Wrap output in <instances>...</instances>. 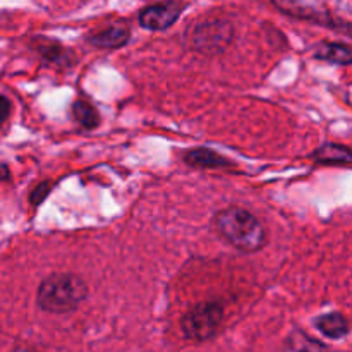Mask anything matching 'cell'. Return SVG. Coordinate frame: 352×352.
<instances>
[{"label":"cell","instance_id":"obj_1","mask_svg":"<svg viewBox=\"0 0 352 352\" xmlns=\"http://www.w3.org/2000/svg\"><path fill=\"white\" fill-rule=\"evenodd\" d=\"M215 232L243 253H256L268 244V234L263 223L246 208L227 206L213 217Z\"/></svg>","mask_w":352,"mask_h":352},{"label":"cell","instance_id":"obj_2","mask_svg":"<svg viewBox=\"0 0 352 352\" xmlns=\"http://www.w3.org/2000/svg\"><path fill=\"white\" fill-rule=\"evenodd\" d=\"M88 294V284L78 275L52 274L38 285L36 305L50 315H69L86 301Z\"/></svg>","mask_w":352,"mask_h":352},{"label":"cell","instance_id":"obj_3","mask_svg":"<svg viewBox=\"0 0 352 352\" xmlns=\"http://www.w3.org/2000/svg\"><path fill=\"white\" fill-rule=\"evenodd\" d=\"M236 38V28L223 17H208L192 23L184 31V47L196 54L220 55L227 52Z\"/></svg>","mask_w":352,"mask_h":352},{"label":"cell","instance_id":"obj_4","mask_svg":"<svg viewBox=\"0 0 352 352\" xmlns=\"http://www.w3.org/2000/svg\"><path fill=\"white\" fill-rule=\"evenodd\" d=\"M226 318V309L219 301L198 302L181 318L182 336L192 342H206L217 336Z\"/></svg>","mask_w":352,"mask_h":352},{"label":"cell","instance_id":"obj_5","mask_svg":"<svg viewBox=\"0 0 352 352\" xmlns=\"http://www.w3.org/2000/svg\"><path fill=\"white\" fill-rule=\"evenodd\" d=\"M272 2L280 12L287 14V16L309 21V23L320 24V26L330 28V30L342 31L352 36L351 24L336 19L322 0H272Z\"/></svg>","mask_w":352,"mask_h":352},{"label":"cell","instance_id":"obj_6","mask_svg":"<svg viewBox=\"0 0 352 352\" xmlns=\"http://www.w3.org/2000/svg\"><path fill=\"white\" fill-rule=\"evenodd\" d=\"M184 9L186 3L177 2V0H167V2L144 7L140 16H138V21H140V26L144 28V30L165 31L177 23Z\"/></svg>","mask_w":352,"mask_h":352},{"label":"cell","instance_id":"obj_7","mask_svg":"<svg viewBox=\"0 0 352 352\" xmlns=\"http://www.w3.org/2000/svg\"><path fill=\"white\" fill-rule=\"evenodd\" d=\"M131 40V28L126 23H113L105 28L93 31L86 36V41L95 48L102 50H116L122 48Z\"/></svg>","mask_w":352,"mask_h":352},{"label":"cell","instance_id":"obj_8","mask_svg":"<svg viewBox=\"0 0 352 352\" xmlns=\"http://www.w3.org/2000/svg\"><path fill=\"white\" fill-rule=\"evenodd\" d=\"M313 325L315 329L322 333L323 337L332 340H340L346 336H349V322H347L346 316L340 311H332L325 313V315H320L313 320Z\"/></svg>","mask_w":352,"mask_h":352},{"label":"cell","instance_id":"obj_9","mask_svg":"<svg viewBox=\"0 0 352 352\" xmlns=\"http://www.w3.org/2000/svg\"><path fill=\"white\" fill-rule=\"evenodd\" d=\"M313 57L337 65H352V47L340 41H320L313 48Z\"/></svg>","mask_w":352,"mask_h":352},{"label":"cell","instance_id":"obj_10","mask_svg":"<svg viewBox=\"0 0 352 352\" xmlns=\"http://www.w3.org/2000/svg\"><path fill=\"white\" fill-rule=\"evenodd\" d=\"M315 164L320 165H351L352 164V150L346 144L339 143H325L316 148L311 153Z\"/></svg>","mask_w":352,"mask_h":352},{"label":"cell","instance_id":"obj_11","mask_svg":"<svg viewBox=\"0 0 352 352\" xmlns=\"http://www.w3.org/2000/svg\"><path fill=\"white\" fill-rule=\"evenodd\" d=\"M184 162L196 168H229L234 165L232 160L210 150V148H195V150L188 151Z\"/></svg>","mask_w":352,"mask_h":352},{"label":"cell","instance_id":"obj_12","mask_svg":"<svg viewBox=\"0 0 352 352\" xmlns=\"http://www.w3.org/2000/svg\"><path fill=\"white\" fill-rule=\"evenodd\" d=\"M71 112L76 122H78L85 131L96 129V127L100 126V122H102V117H100L98 109L82 98L74 100V102H72Z\"/></svg>","mask_w":352,"mask_h":352},{"label":"cell","instance_id":"obj_13","mask_svg":"<svg viewBox=\"0 0 352 352\" xmlns=\"http://www.w3.org/2000/svg\"><path fill=\"white\" fill-rule=\"evenodd\" d=\"M38 50H40L41 57L45 58V62H50L52 65H72L74 62V55L69 48H64L62 45H58L57 41H47L45 40L43 45H38Z\"/></svg>","mask_w":352,"mask_h":352},{"label":"cell","instance_id":"obj_14","mask_svg":"<svg viewBox=\"0 0 352 352\" xmlns=\"http://www.w3.org/2000/svg\"><path fill=\"white\" fill-rule=\"evenodd\" d=\"M287 349H292V351H315V349H329V346L323 342H320V340H315L311 339L309 336H306L305 332H296L294 336L289 337L287 340Z\"/></svg>","mask_w":352,"mask_h":352},{"label":"cell","instance_id":"obj_15","mask_svg":"<svg viewBox=\"0 0 352 352\" xmlns=\"http://www.w3.org/2000/svg\"><path fill=\"white\" fill-rule=\"evenodd\" d=\"M52 191V184L48 181H43L40 182V184L36 186V188L33 189V192L30 195V201L31 205L36 206V205H41V203L45 201V198H47L48 195H50Z\"/></svg>","mask_w":352,"mask_h":352},{"label":"cell","instance_id":"obj_16","mask_svg":"<svg viewBox=\"0 0 352 352\" xmlns=\"http://www.w3.org/2000/svg\"><path fill=\"white\" fill-rule=\"evenodd\" d=\"M9 113H10V103L6 96L0 95V129L3 127V124L7 122L9 119Z\"/></svg>","mask_w":352,"mask_h":352},{"label":"cell","instance_id":"obj_17","mask_svg":"<svg viewBox=\"0 0 352 352\" xmlns=\"http://www.w3.org/2000/svg\"><path fill=\"white\" fill-rule=\"evenodd\" d=\"M9 177H10L9 167H7L6 164H2V162H0V181H7Z\"/></svg>","mask_w":352,"mask_h":352}]
</instances>
